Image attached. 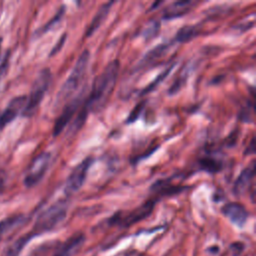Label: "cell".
Listing matches in <instances>:
<instances>
[{
    "label": "cell",
    "mask_w": 256,
    "mask_h": 256,
    "mask_svg": "<svg viewBox=\"0 0 256 256\" xmlns=\"http://www.w3.org/2000/svg\"><path fill=\"white\" fill-rule=\"evenodd\" d=\"M119 69V61L113 60L95 78L83 107L87 112H99L105 106L115 88Z\"/></svg>",
    "instance_id": "6da1fadb"
},
{
    "label": "cell",
    "mask_w": 256,
    "mask_h": 256,
    "mask_svg": "<svg viewBox=\"0 0 256 256\" xmlns=\"http://www.w3.org/2000/svg\"><path fill=\"white\" fill-rule=\"evenodd\" d=\"M89 58H90L89 51L87 49L83 50L82 53L79 55L75 65L73 66L70 75L68 76L64 84L61 86L57 94V98H56L57 104H61L67 99H69L75 93V91L79 88L85 76L88 63H89Z\"/></svg>",
    "instance_id": "7a4b0ae2"
},
{
    "label": "cell",
    "mask_w": 256,
    "mask_h": 256,
    "mask_svg": "<svg viewBox=\"0 0 256 256\" xmlns=\"http://www.w3.org/2000/svg\"><path fill=\"white\" fill-rule=\"evenodd\" d=\"M67 211L68 203L65 200L57 201L37 217L31 232L36 236L38 234L51 231L65 219Z\"/></svg>",
    "instance_id": "3957f363"
},
{
    "label": "cell",
    "mask_w": 256,
    "mask_h": 256,
    "mask_svg": "<svg viewBox=\"0 0 256 256\" xmlns=\"http://www.w3.org/2000/svg\"><path fill=\"white\" fill-rule=\"evenodd\" d=\"M51 79L52 76L49 69H43L39 72L32 84L30 94L27 97V103L22 112L24 116L30 117L36 112L42 99L44 98L46 91L49 88Z\"/></svg>",
    "instance_id": "277c9868"
},
{
    "label": "cell",
    "mask_w": 256,
    "mask_h": 256,
    "mask_svg": "<svg viewBox=\"0 0 256 256\" xmlns=\"http://www.w3.org/2000/svg\"><path fill=\"white\" fill-rule=\"evenodd\" d=\"M155 203H156V200L150 199L131 211H128L126 213L120 212L114 215L113 217H111L109 222L112 225H118L122 228L130 227L133 224L138 223L144 220L145 218H147L152 213L155 207Z\"/></svg>",
    "instance_id": "5b68a950"
},
{
    "label": "cell",
    "mask_w": 256,
    "mask_h": 256,
    "mask_svg": "<svg viewBox=\"0 0 256 256\" xmlns=\"http://www.w3.org/2000/svg\"><path fill=\"white\" fill-rule=\"evenodd\" d=\"M50 161L51 154L49 152H42L33 159L24 177V184L26 187H33L42 180L48 170Z\"/></svg>",
    "instance_id": "8992f818"
},
{
    "label": "cell",
    "mask_w": 256,
    "mask_h": 256,
    "mask_svg": "<svg viewBox=\"0 0 256 256\" xmlns=\"http://www.w3.org/2000/svg\"><path fill=\"white\" fill-rule=\"evenodd\" d=\"M83 99H84V90H82L80 94L74 96L72 99L69 100L67 104H65L63 111L57 117L53 127V135L55 137L58 136L64 130V128L68 125V123L71 121L72 117L76 114L81 104L83 103Z\"/></svg>",
    "instance_id": "52a82bcc"
},
{
    "label": "cell",
    "mask_w": 256,
    "mask_h": 256,
    "mask_svg": "<svg viewBox=\"0 0 256 256\" xmlns=\"http://www.w3.org/2000/svg\"><path fill=\"white\" fill-rule=\"evenodd\" d=\"M92 162L93 159L91 157H87L71 171L65 184V192L67 194L75 193L82 187Z\"/></svg>",
    "instance_id": "ba28073f"
},
{
    "label": "cell",
    "mask_w": 256,
    "mask_h": 256,
    "mask_svg": "<svg viewBox=\"0 0 256 256\" xmlns=\"http://www.w3.org/2000/svg\"><path fill=\"white\" fill-rule=\"evenodd\" d=\"M27 103V96L21 95L16 96L10 100L2 114L0 115V129L4 128L7 124L13 121L19 113L23 112Z\"/></svg>",
    "instance_id": "9c48e42d"
},
{
    "label": "cell",
    "mask_w": 256,
    "mask_h": 256,
    "mask_svg": "<svg viewBox=\"0 0 256 256\" xmlns=\"http://www.w3.org/2000/svg\"><path fill=\"white\" fill-rule=\"evenodd\" d=\"M85 242V235L82 232H77L67 238L55 251L53 256H75Z\"/></svg>",
    "instance_id": "30bf717a"
},
{
    "label": "cell",
    "mask_w": 256,
    "mask_h": 256,
    "mask_svg": "<svg viewBox=\"0 0 256 256\" xmlns=\"http://www.w3.org/2000/svg\"><path fill=\"white\" fill-rule=\"evenodd\" d=\"M222 213L236 226L243 227L248 219L246 208L238 202H230L222 207Z\"/></svg>",
    "instance_id": "8fae6325"
},
{
    "label": "cell",
    "mask_w": 256,
    "mask_h": 256,
    "mask_svg": "<svg viewBox=\"0 0 256 256\" xmlns=\"http://www.w3.org/2000/svg\"><path fill=\"white\" fill-rule=\"evenodd\" d=\"M197 4L194 1H176L171 3L164 11H163V19L171 20L174 18L182 17L187 14L193 7Z\"/></svg>",
    "instance_id": "7c38bea8"
},
{
    "label": "cell",
    "mask_w": 256,
    "mask_h": 256,
    "mask_svg": "<svg viewBox=\"0 0 256 256\" xmlns=\"http://www.w3.org/2000/svg\"><path fill=\"white\" fill-rule=\"evenodd\" d=\"M255 175V165L254 162L251 163L250 166H247L242 170V172L237 177L234 186L233 191L236 195H242L247 191L249 186L252 183V180Z\"/></svg>",
    "instance_id": "4fadbf2b"
},
{
    "label": "cell",
    "mask_w": 256,
    "mask_h": 256,
    "mask_svg": "<svg viewBox=\"0 0 256 256\" xmlns=\"http://www.w3.org/2000/svg\"><path fill=\"white\" fill-rule=\"evenodd\" d=\"M168 49H169L168 44H159V45L155 46L153 49L149 50L143 56V58L140 60V62L137 65V69H142V68L147 67V66L151 65L152 63L156 62L157 60H159L160 58H162L165 55V53L167 52Z\"/></svg>",
    "instance_id": "5bb4252c"
},
{
    "label": "cell",
    "mask_w": 256,
    "mask_h": 256,
    "mask_svg": "<svg viewBox=\"0 0 256 256\" xmlns=\"http://www.w3.org/2000/svg\"><path fill=\"white\" fill-rule=\"evenodd\" d=\"M114 4V2L109 1L107 3H104L101 5V7L98 9V11L96 12L95 16L93 17L92 21L90 22L87 30H86V36H91L104 22V20L106 19L112 5Z\"/></svg>",
    "instance_id": "9a60e30c"
},
{
    "label": "cell",
    "mask_w": 256,
    "mask_h": 256,
    "mask_svg": "<svg viewBox=\"0 0 256 256\" xmlns=\"http://www.w3.org/2000/svg\"><path fill=\"white\" fill-rule=\"evenodd\" d=\"M34 237V234L32 232L27 233L15 241H13L10 245H8L2 252L1 256H19L22 252L25 245L31 240V238Z\"/></svg>",
    "instance_id": "2e32d148"
},
{
    "label": "cell",
    "mask_w": 256,
    "mask_h": 256,
    "mask_svg": "<svg viewBox=\"0 0 256 256\" xmlns=\"http://www.w3.org/2000/svg\"><path fill=\"white\" fill-rule=\"evenodd\" d=\"M25 222V216L22 214L13 215L10 217H7L0 221V240L3 235L6 233L12 231L13 229L19 227Z\"/></svg>",
    "instance_id": "e0dca14e"
},
{
    "label": "cell",
    "mask_w": 256,
    "mask_h": 256,
    "mask_svg": "<svg viewBox=\"0 0 256 256\" xmlns=\"http://www.w3.org/2000/svg\"><path fill=\"white\" fill-rule=\"evenodd\" d=\"M200 33V29L198 25H185L181 27L176 35H175V41L179 43H184L192 40L196 36H198Z\"/></svg>",
    "instance_id": "ac0fdd59"
},
{
    "label": "cell",
    "mask_w": 256,
    "mask_h": 256,
    "mask_svg": "<svg viewBox=\"0 0 256 256\" xmlns=\"http://www.w3.org/2000/svg\"><path fill=\"white\" fill-rule=\"evenodd\" d=\"M199 164L202 170H205L209 173H216L222 169V162L212 157H206L201 159L199 161Z\"/></svg>",
    "instance_id": "d6986e66"
},
{
    "label": "cell",
    "mask_w": 256,
    "mask_h": 256,
    "mask_svg": "<svg viewBox=\"0 0 256 256\" xmlns=\"http://www.w3.org/2000/svg\"><path fill=\"white\" fill-rule=\"evenodd\" d=\"M171 69H172V67H170V68H168V69H166L163 73H161L160 75H158L157 76V78L152 82V83H150L143 91H142V94H146V93H148V92H150V91H152L153 89H155L156 87H157V85L159 84V83H161L162 81H163V79L169 74V72L171 71Z\"/></svg>",
    "instance_id": "ffe728a7"
},
{
    "label": "cell",
    "mask_w": 256,
    "mask_h": 256,
    "mask_svg": "<svg viewBox=\"0 0 256 256\" xmlns=\"http://www.w3.org/2000/svg\"><path fill=\"white\" fill-rule=\"evenodd\" d=\"M64 12H65V7L62 6V7L59 9V11L57 12V14L44 26V28L42 29V32L44 33V32H46L47 30L53 28L55 25H57V24L60 22V20L62 19L63 15H64Z\"/></svg>",
    "instance_id": "44dd1931"
},
{
    "label": "cell",
    "mask_w": 256,
    "mask_h": 256,
    "mask_svg": "<svg viewBox=\"0 0 256 256\" xmlns=\"http://www.w3.org/2000/svg\"><path fill=\"white\" fill-rule=\"evenodd\" d=\"M159 30V23L158 22H151L149 25L143 30V36L148 39L151 37H154Z\"/></svg>",
    "instance_id": "7402d4cb"
},
{
    "label": "cell",
    "mask_w": 256,
    "mask_h": 256,
    "mask_svg": "<svg viewBox=\"0 0 256 256\" xmlns=\"http://www.w3.org/2000/svg\"><path fill=\"white\" fill-rule=\"evenodd\" d=\"M8 54H5L3 56H1L0 58V78L4 75V73L6 72L7 70V67H8Z\"/></svg>",
    "instance_id": "603a6c76"
},
{
    "label": "cell",
    "mask_w": 256,
    "mask_h": 256,
    "mask_svg": "<svg viewBox=\"0 0 256 256\" xmlns=\"http://www.w3.org/2000/svg\"><path fill=\"white\" fill-rule=\"evenodd\" d=\"M142 106H143V103H140L139 105H137V106L133 109V111L131 112L130 116L128 117V122H133V121H135V120L138 118Z\"/></svg>",
    "instance_id": "cb8c5ba5"
},
{
    "label": "cell",
    "mask_w": 256,
    "mask_h": 256,
    "mask_svg": "<svg viewBox=\"0 0 256 256\" xmlns=\"http://www.w3.org/2000/svg\"><path fill=\"white\" fill-rule=\"evenodd\" d=\"M2 188H3V180L1 179V180H0V192L2 191Z\"/></svg>",
    "instance_id": "d4e9b609"
},
{
    "label": "cell",
    "mask_w": 256,
    "mask_h": 256,
    "mask_svg": "<svg viewBox=\"0 0 256 256\" xmlns=\"http://www.w3.org/2000/svg\"><path fill=\"white\" fill-rule=\"evenodd\" d=\"M0 45H1V39H0Z\"/></svg>",
    "instance_id": "484cf974"
}]
</instances>
